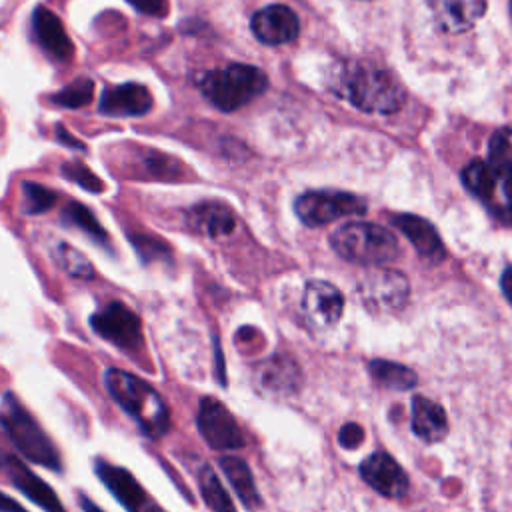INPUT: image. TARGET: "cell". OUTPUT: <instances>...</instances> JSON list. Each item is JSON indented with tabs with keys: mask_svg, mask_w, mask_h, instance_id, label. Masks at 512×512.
Returning <instances> with one entry per match:
<instances>
[{
	"mask_svg": "<svg viewBox=\"0 0 512 512\" xmlns=\"http://www.w3.org/2000/svg\"><path fill=\"white\" fill-rule=\"evenodd\" d=\"M104 386L112 400L140 426L146 436L158 438L170 428V410L158 390L146 380L120 368L104 372Z\"/></svg>",
	"mask_w": 512,
	"mask_h": 512,
	"instance_id": "6da1fadb",
	"label": "cell"
},
{
	"mask_svg": "<svg viewBox=\"0 0 512 512\" xmlns=\"http://www.w3.org/2000/svg\"><path fill=\"white\" fill-rule=\"evenodd\" d=\"M268 86L266 74L250 64H230L220 70L204 74L200 80V90L210 104L218 110L232 112L254 98H258Z\"/></svg>",
	"mask_w": 512,
	"mask_h": 512,
	"instance_id": "7a4b0ae2",
	"label": "cell"
},
{
	"mask_svg": "<svg viewBox=\"0 0 512 512\" xmlns=\"http://www.w3.org/2000/svg\"><path fill=\"white\" fill-rule=\"evenodd\" d=\"M342 96L356 108L372 114H392L406 100V92L392 74L368 66H356L344 74Z\"/></svg>",
	"mask_w": 512,
	"mask_h": 512,
	"instance_id": "3957f363",
	"label": "cell"
},
{
	"mask_svg": "<svg viewBox=\"0 0 512 512\" xmlns=\"http://www.w3.org/2000/svg\"><path fill=\"white\" fill-rule=\"evenodd\" d=\"M0 422L24 458L44 468L60 470V454L56 446L14 394H4Z\"/></svg>",
	"mask_w": 512,
	"mask_h": 512,
	"instance_id": "277c9868",
	"label": "cell"
},
{
	"mask_svg": "<svg viewBox=\"0 0 512 512\" xmlns=\"http://www.w3.org/2000/svg\"><path fill=\"white\" fill-rule=\"evenodd\" d=\"M332 248L344 260L376 266L398 256V240L384 226L372 222H348L330 236Z\"/></svg>",
	"mask_w": 512,
	"mask_h": 512,
	"instance_id": "5b68a950",
	"label": "cell"
},
{
	"mask_svg": "<svg viewBox=\"0 0 512 512\" xmlns=\"http://www.w3.org/2000/svg\"><path fill=\"white\" fill-rule=\"evenodd\" d=\"M464 186L494 214L512 222V160H472L462 170Z\"/></svg>",
	"mask_w": 512,
	"mask_h": 512,
	"instance_id": "8992f818",
	"label": "cell"
},
{
	"mask_svg": "<svg viewBox=\"0 0 512 512\" xmlns=\"http://www.w3.org/2000/svg\"><path fill=\"white\" fill-rule=\"evenodd\" d=\"M364 210L366 206L358 196L334 190H310L294 202V212L306 226H322Z\"/></svg>",
	"mask_w": 512,
	"mask_h": 512,
	"instance_id": "52a82bcc",
	"label": "cell"
},
{
	"mask_svg": "<svg viewBox=\"0 0 512 512\" xmlns=\"http://www.w3.org/2000/svg\"><path fill=\"white\" fill-rule=\"evenodd\" d=\"M90 328L110 344L122 350H134L142 344V322L134 310L122 302H110L90 316Z\"/></svg>",
	"mask_w": 512,
	"mask_h": 512,
	"instance_id": "ba28073f",
	"label": "cell"
},
{
	"mask_svg": "<svg viewBox=\"0 0 512 512\" xmlns=\"http://www.w3.org/2000/svg\"><path fill=\"white\" fill-rule=\"evenodd\" d=\"M198 428L202 438L216 450H234L244 446V436L234 416L222 402L210 396H204L200 400Z\"/></svg>",
	"mask_w": 512,
	"mask_h": 512,
	"instance_id": "9c48e42d",
	"label": "cell"
},
{
	"mask_svg": "<svg viewBox=\"0 0 512 512\" xmlns=\"http://www.w3.org/2000/svg\"><path fill=\"white\" fill-rule=\"evenodd\" d=\"M358 292L368 308L382 312L400 308L410 288L408 280L396 270H372L358 286Z\"/></svg>",
	"mask_w": 512,
	"mask_h": 512,
	"instance_id": "30bf717a",
	"label": "cell"
},
{
	"mask_svg": "<svg viewBox=\"0 0 512 512\" xmlns=\"http://www.w3.org/2000/svg\"><path fill=\"white\" fill-rule=\"evenodd\" d=\"M344 310V298L336 286L324 280H312L302 294V312L314 328L334 326Z\"/></svg>",
	"mask_w": 512,
	"mask_h": 512,
	"instance_id": "8fae6325",
	"label": "cell"
},
{
	"mask_svg": "<svg viewBox=\"0 0 512 512\" xmlns=\"http://www.w3.org/2000/svg\"><path fill=\"white\" fill-rule=\"evenodd\" d=\"M250 26H252L254 36L260 42L270 44V46L292 42L300 32L298 16L294 14L292 8H288L284 4H270L262 10H258L252 16Z\"/></svg>",
	"mask_w": 512,
	"mask_h": 512,
	"instance_id": "7c38bea8",
	"label": "cell"
},
{
	"mask_svg": "<svg viewBox=\"0 0 512 512\" xmlns=\"http://www.w3.org/2000/svg\"><path fill=\"white\" fill-rule=\"evenodd\" d=\"M362 478L386 498H402L408 492V476L400 464L384 454L374 452L360 464Z\"/></svg>",
	"mask_w": 512,
	"mask_h": 512,
	"instance_id": "4fadbf2b",
	"label": "cell"
},
{
	"mask_svg": "<svg viewBox=\"0 0 512 512\" xmlns=\"http://www.w3.org/2000/svg\"><path fill=\"white\" fill-rule=\"evenodd\" d=\"M94 472L128 512H142L150 504L144 488L128 470L104 460H94Z\"/></svg>",
	"mask_w": 512,
	"mask_h": 512,
	"instance_id": "5bb4252c",
	"label": "cell"
},
{
	"mask_svg": "<svg viewBox=\"0 0 512 512\" xmlns=\"http://www.w3.org/2000/svg\"><path fill=\"white\" fill-rule=\"evenodd\" d=\"M98 108L108 116H144L152 108V94L144 84H120L102 92Z\"/></svg>",
	"mask_w": 512,
	"mask_h": 512,
	"instance_id": "9a60e30c",
	"label": "cell"
},
{
	"mask_svg": "<svg viewBox=\"0 0 512 512\" xmlns=\"http://www.w3.org/2000/svg\"><path fill=\"white\" fill-rule=\"evenodd\" d=\"M430 10L444 32L460 34L482 18L486 0H430Z\"/></svg>",
	"mask_w": 512,
	"mask_h": 512,
	"instance_id": "2e32d148",
	"label": "cell"
},
{
	"mask_svg": "<svg viewBox=\"0 0 512 512\" xmlns=\"http://www.w3.org/2000/svg\"><path fill=\"white\" fill-rule=\"evenodd\" d=\"M32 26H34V34H36L38 44L54 60H60V62L72 60L74 44H72L70 36L66 34L64 24L60 22V18L52 10H48L44 6H38L34 10V16H32Z\"/></svg>",
	"mask_w": 512,
	"mask_h": 512,
	"instance_id": "e0dca14e",
	"label": "cell"
},
{
	"mask_svg": "<svg viewBox=\"0 0 512 512\" xmlns=\"http://www.w3.org/2000/svg\"><path fill=\"white\" fill-rule=\"evenodd\" d=\"M390 222L410 240L416 252L428 262H440L444 258V246L436 228L414 214H394Z\"/></svg>",
	"mask_w": 512,
	"mask_h": 512,
	"instance_id": "ac0fdd59",
	"label": "cell"
},
{
	"mask_svg": "<svg viewBox=\"0 0 512 512\" xmlns=\"http://www.w3.org/2000/svg\"><path fill=\"white\" fill-rule=\"evenodd\" d=\"M4 466L12 478V484L24 496H28L36 506H40L44 512H66L62 502L58 500L56 492L46 482H42L32 470H28L26 464H22L18 458L6 456Z\"/></svg>",
	"mask_w": 512,
	"mask_h": 512,
	"instance_id": "d6986e66",
	"label": "cell"
},
{
	"mask_svg": "<svg viewBox=\"0 0 512 512\" xmlns=\"http://www.w3.org/2000/svg\"><path fill=\"white\" fill-rule=\"evenodd\" d=\"M412 430L426 442H438L448 432L446 412L430 398L414 396L412 400Z\"/></svg>",
	"mask_w": 512,
	"mask_h": 512,
	"instance_id": "ffe728a7",
	"label": "cell"
},
{
	"mask_svg": "<svg viewBox=\"0 0 512 512\" xmlns=\"http://www.w3.org/2000/svg\"><path fill=\"white\" fill-rule=\"evenodd\" d=\"M190 226L198 230L200 234H206L210 238L228 236L234 230V214L218 202H204L190 210Z\"/></svg>",
	"mask_w": 512,
	"mask_h": 512,
	"instance_id": "44dd1931",
	"label": "cell"
},
{
	"mask_svg": "<svg viewBox=\"0 0 512 512\" xmlns=\"http://www.w3.org/2000/svg\"><path fill=\"white\" fill-rule=\"evenodd\" d=\"M220 468L226 474V478L230 480L234 492L244 502V506L256 508L260 504V496H258L256 484L252 480V472L246 466V462L242 458H236V456H222L220 458Z\"/></svg>",
	"mask_w": 512,
	"mask_h": 512,
	"instance_id": "7402d4cb",
	"label": "cell"
},
{
	"mask_svg": "<svg viewBox=\"0 0 512 512\" xmlns=\"http://www.w3.org/2000/svg\"><path fill=\"white\" fill-rule=\"evenodd\" d=\"M370 374L376 382L394 390H408L416 384V374L410 368L388 360H372Z\"/></svg>",
	"mask_w": 512,
	"mask_h": 512,
	"instance_id": "603a6c76",
	"label": "cell"
},
{
	"mask_svg": "<svg viewBox=\"0 0 512 512\" xmlns=\"http://www.w3.org/2000/svg\"><path fill=\"white\" fill-rule=\"evenodd\" d=\"M62 220L74 228H80L82 232H86L92 240L100 242V244H108V234L106 230L100 226V222L96 220V216L80 202L70 200L64 210H62Z\"/></svg>",
	"mask_w": 512,
	"mask_h": 512,
	"instance_id": "cb8c5ba5",
	"label": "cell"
},
{
	"mask_svg": "<svg viewBox=\"0 0 512 512\" xmlns=\"http://www.w3.org/2000/svg\"><path fill=\"white\" fill-rule=\"evenodd\" d=\"M198 484H200L202 498L210 506L212 512H236L228 492L224 490L222 482L218 480V476L214 474V470L210 466H202L200 476H198Z\"/></svg>",
	"mask_w": 512,
	"mask_h": 512,
	"instance_id": "d4e9b609",
	"label": "cell"
},
{
	"mask_svg": "<svg viewBox=\"0 0 512 512\" xmlns=\"http://www.w3.org/2000/svg\"><path fill=\"white\" fill-rule=\"evenodd\" d=\"M52 256H54L56 264L66 274H70L74 278H80V280H92L94 278V268H92L90 260L82 252L74 250L70 244L58 242L52 250Z\"/></svg>",
	"mask_w": 512,
	"mask_h": 512,
	"instance_id": "484cf974",
	"label": "cell"
},
{
	"mask_svg": "<svg viewBox=\"0 0 512 512\" xmlns=\"http://www.w3.org/2000/svg\"><path fill=\"white\" fill-rule=\"evenodd\" d=\"M94 98V82L90 78H76L50 96V102L62 108H82Z\"/></svg>",
	"mask_w": 512,
	"mask_h": 512,
	"instance_id": "4316f807",
	"label": "cell"
},
{
	"mask_svg": "<svg viewBox=\"0 0 512 512\" xmlns=\"http://www.w3.org/2000/svg\"><path fill=\"white\" fill-rule=\"evenodd\" d=\"M142 170L148 176L160 178V180H174L180 174L178 162L162 152H156V150H146L142 154Z\"/></svg>",
	"mask_w": 512,
	"mask_h": 512,
	"instance_id": "83f0119b",
	"label": "cell"
},
{
	"mask_svg": "<svg viewBox=\"0 0 512 512\" xmlns=\"http://www.w3.org/2000/svg\"><path fill=\"white\" fill-rule=\"evenodd\" d=\"M62 174L76 182L80 188H84L86 192H92V194H100L104 192V182L82 162L78 160H70L66 164H62Z\"/></svg>",
	"mask_w": 512,
	"mask_h": 512,
	"instance_id": "f1b7e54d",
	"label": "cell"
},
{
	"mask_svg": "<svg viewBox=\"0 0 512 512\" xmlns=\"http://www.w3.org/2000/svg\"><path fill=\"white\" fill-rule=\"evenodd\" d=\"M22 192H24V202H26V210L30 214H40L46 212L54 206L56 202V194L52 190H48L46 186L38 184V182H22Z\"/></svg>",
	"mask_w": 512,
	"mask_h": 512,
	"instance_id": "f546056e",
	"label": "cell"
},
{
	"mask_svg": "<svg viewBox=\"0 0 512 512\" xmlns=\"http://www.w3.org/2000/svg\"><path fill=\"white\" fill-rule=\"evenodd\" d=\"M130 240H132L134 248L138 250V254H140L144 260L158 258V256H162V254L168 252V246H164L160 240L150 238V236H146V234H140V236L130 234Z\"/></svg>",
	"mask_w": 512,
	"mask_h": 512,
	"instance_id": "4dcf8cb0",
	"label": "cell"
},
{
	"mask_svg": "<svg viewBox=\"0 0 512 512\" xmlns=\"http://www.w3.org/2000/svg\"><path fill=\"white\" fill-rule=\"evenodd\" d=\"M490 158H510L512 160V128H500L490 138L488 146Z\"/></svg>",
	"mask_w": 512,
	"mask_h": 512,
	"instance_id": "1f68e13d",
	"label": "cell"
},
{
	"mask_svg": "<svg viewBox=\"0 0 512 512\" xmlns=\"http://www.w3.org/2000/svg\"><path fill=\"white\" fill-rule=\"evenodd\" d=\"M364 440V430L354 424V422H348L340 428V436H338V442L344 446V448H356L360 442Z\"/></svg>",
	"mask_w": 512,
	"mask_h": 512,
	"instance_id": "d6a6232c",
	"label": "cell"
},
{
	"mask_svg": "<svg viewBox=\"0 0 512 512\" xmlns=\"http://www.w3.org/2000/svg\"><path fill=\"white\" fill-rule=\"evenodd\" d=\"M138 12L150 16H164L168 12V0H128Z\"/></svg>",
	"mask_w": 512,
	"mask_h": 512,
	"instance_id": "836d02e7",
	"label": "cell"
},
{
	"mask_svg": "<svg viewBox=\"0 0 512 512\" xmlns=\"http://www.w3.org/2000/svg\"><path fill=\"white\" fill-rule=\"evenodd\" d=\"M56 138H58L62 144L70 146V148H80V150H84V144H82L80 140L72 138V134H70L62 124H58V126H56Z\"/></svg>",
	"mask_w": 512,
	"mask_h": 512,
	"instance_id": "e575fe53",
	"label": "cell"
},
{
	"mask_svg": "<svg viewBox=\"0 0 512 512\" xmlns=\"http://www.w3.org/2000/svg\"><path fill=\"white\" fill-rule=\"evenodd\" d=\"M0 512H26V508L20 506L10 496H6L4 492H0Z\"/></svg>",
	"mask_w": 512,
	"mask_h": 512,
	"instance_id": "d590c367",
	"label": "cell"
},
{
	"mask_svg": "<svg viewBox=\"0 0 512 512\" xmlns=\"http://www.w3.org/2000/svg\"><path fill=\"white\" fill-rule=\"evenodd\" d=\"M500 286H502V292H504L506 300L512 304V266H508V268L502 272Z\"/></svg>",
	"mask_w": 512,
	"mask_h": 512,
	"instance_id": "8d00e7d4",
	"label": "cell"
},
{
	"mask_svg": "<svg viewBox=\"0 0 512 512\" xmlns=\"http://www.w3.org/2000/svg\"><path fill=\"white\" fill-rule=\"evenodd\" d=\"M78 502H80V506H82L84 512H104L100 506H96V504H94L88 496H84V494H80V500H78Z\"/></svg>",
	"mask_w": 512,
	"mask_h": 512,
	"instance_id": "74e56055",
	"label": "cell"
},
{
	"mask_svg": "<svg viewBox=\"0 0 512 512\" xmlns=\"http://www.w3.org/2000/svg\"><path fill=\"white\" fill-rule=\"evenodd\" d=\"M142 512H164L160 506H156V504H148Z\"/></svg>",
	"mask_w": 512,
	"mask_h": 512,
	"instance_id": "f35d334b",
	"label": "cell"
},
{
	"mask_svg": "<svg viewBox=\"0 0 512 512\" xmlns=\"http://www.w3.org/2000/svg\"><path fill=\"white\" fill-rule=\"evenodd\" d=\"M6 464V454H2V450H0V466H4Z\"/></svg>",
	"mask_w": 512,
	"mask_h": 512,
	"instance_id": "ab89813d",
	"label": "cell"
},
{
	"mask_svg": "<svg viewBox=\"0 0 512 512\" xmlns=\"http://www.w3.org/2000/svg\"><path fill=\"white\" fill-rule=\"evenodd\" d=\"M510 12H512V0H510Z\"/></svg>",
	"mask_w": 512,
	"mask_h": 512,
	"instance_id": "60d3db41",
	"label": "cell"
}]
</instances>
